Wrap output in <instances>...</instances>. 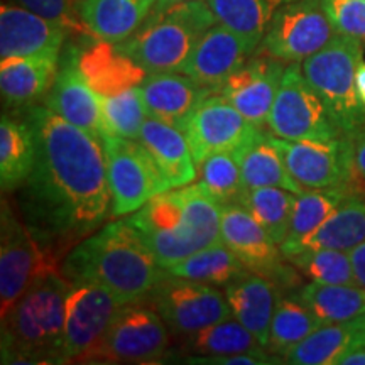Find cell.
<instances>
[{"label":"cell","instance_id":"obj_45","mask_svg":"<svg viewBox=\"0 0 365 365\" xmlns=\"http://www.w3.org/2000/svg\"><path fill=\"white\" fill-rule=\"evenodd\" d=\"M350 261H352L355 282L365 287V240L350 250Z\"/></svg>","mask_w":365,"mask_h":365},{"label":"cell","instance_id":"obj_18","mask_svg":"<svg viewBox=\"0 0 365 365\" xmlns=\"http://www.w3.org/2000/svg\"><path fill=\"white\" fill-rule=\"evenodd\" d=\"M284 70V61L255 53L223 81L217 93L223 95L247 120L262 129L267 124Z\"/></svg>","mask_w":365,"mask_h":365},{"label":"cell","instance_id":"obj_37","mask_svg":"<svg viewBox=\"0 0 365 365\" xmlns=\"http://www.w3.org/2000/svg\"><path fill=\"white\" fill-rule=\"evenodd\" d=\"M191 355H232L262 346L235 317L186 335L181 344Z\"/></svg>","mask_w":365,"mask_h":365},{"label":"cell","instance_id":"obj_15","mask_svg":"<svg viewBox=\"0 0 365 365\" xmlns=\"http://www.w3.org/2000/svg\"><path fill=\"white\" fill-rule=\"evenodd\" d=\"M222 242L252 272L272 279L281 291H296L301 284L299 271L284 262L281 245L261 227L252 213L239 202L222 205Z\"/></svg>","mask_w":365,"mask_h":365},{"label":"cell","instance_id":"obj_3","mask_svg":"<svg viewBox=\"0 0 365 365\" xmlns=\"http://www.w3.org/2000/svg\"><path fill=\"white\" fill-rule=\"evenodd\" d=\"M129 222L166 271L222 242V205L200 182L154 196Z\"/></svg>","mask_w":365,"mask_h":365},{"label":"cell","instance_id":"obj_27","mask_svg":"<svg viewBox=\"0 0 365 365\" xmlns=\"http://www.w3.org/2000/svg\"><path fill=\"white\" fill-rule=\"evenodd\" d=\"M36 145L34 129L26 117L4 113L0 120V182L4 193L19 190L34 170Z\"/></svg>","mask_w":365,"mask_h":365},{"label":"cell","instance_id":"obj_17","mask_svg":"<svg viewBox=\"0 0 365 365\" xmlns=\"http://www.w3.org/2000/svg\"><path fill=\"white\" fill-rule=\"evenodd\" d=\"M78 56L80 46L75 43L65 46L59 59L58 76L43 102L68 122L103 139L110 134V130L103 118L100 95L95 93L85 80L78 65Z\"/></svg>","mask_w":365,"mask_h":365},{"label":"cell","instance_id":"obj_20","mask_svg":"<svg viewBox=\"0 0 365 365\" xmlns=\"http://www.w3.org/2000/svg\"><path fill=\"white\" fill-rule=\"evenodd\" d=\"M70 31L21 6L0 7V58L61 54Z\"/></svg>","mask_w":365,"mask_h":365},{"label":"cell","instance_id":"obj_24","mask_svg":"<svg viewBox=\"0 0 365 365\" xmlns=\"http://www.w3.org/2000/svg\"><path fill=\"white\" fill-rule=\"evenodd\" d=\"M225 294L232 314L266 349L274 309L282 294L281 287L266 276L247 271L235 281L228 282Z\"/></svg>","mask_w":365,"mask_h":365},{"label":"cell","instance_id":"obj_2","mask_svg":"<svg viewBox=\"0 0 365 365\" xmlns=\"http://www.w3.org/2000/svg\"><path fill=\"white\" fill-rule=\"evenodd\" d=\"M164 272L129 218L86 237L63 262V274L71 284H100L122 304L148 298Z\"/></svg>","mask_w":365,"mask_h":365},{"label":"cell","instance_id":"obj_26","mask_svg":"<svg viewBox=\"0 0 365 365\" xmlns=\"http://www.w3.org/2000/svg\"><path fill=\"white\" fill-rule=\"evenodd\" d=\"M365 240V186L350 191L335 212L293 250V255L308 249H335L350 252ZM287 257V259H289Z\"/></svg>","mask_w":365,"mask_h":365},{"label":"cell","instance_id":"obj_13","mask_svg":"<svg viewBox=\"0 0 365 365\" xmlns=\"http://www.w3.org/2000/svg\"><path fill=\"white\" fill-rule=\"evenodd\" d=\"M122 303L107 287L73 284L66 299L63 359L66 362H97L107 333Z\"/></svg>","mask_w":365,"mask_h":365},{"label":"cell","instance_id":"obj_29","mask_svg":"<svg viewBox=\"0 0 365 365\" xmlns=\"http://www.w3.org/2000/svg\"><path fill=\"white\" fill-rule=\"evenodd\" d=\"M362 186H365V182L357 186H335V188L307 190L296 196L289 234H287L286 240L281 244V250L284 254V257H289L301 242L312 235L335 212V208L344 202L345 196L350 191L362 188Z\"/></svg>","mask_w":365,"mask_h":365},{"label":"cell","instance_id":"obj_12","mask_svg":"<svg viewBox=\"0 0 365 365\" xmlns=\"http://www.w3.org/2000/svg\"><path fill=\"white\" fill-rule=\"evenodd\" d=\"M336 34L322 0H293L277 9L255 53L284 63H301Z\"/></svg>","mask_w":365,"mask_h":365},{"label":"cell","instance_id":"obj_43","mask_svg":"<svg viewBox=\"0 0 365 365\" xmlns=\"http://www.w3.org/2000/svg\"><path fill=\"white\" fill-rule=\"evenodd\" d=\"M186 362L203 365H267L284 364V360H281L279 355L267 352L264 346H257L254 350L232 355H190Z\"/></svg>","mask_w":365,"mask_h":365},{"label":"cell","instance_id":"obj_36","mask_svg":"<svg viewBox=\"0 0 365 365\" xmlns=\"http://www.w3.org/2000/svg\"><path fill=\"white\" fill-rule=\"evenodd\" d=\"M296 196L298 195L293 191L277 186H261L242 191L239 203L244 205L272 240L281 245L289 234Z\"/></svg>","mask_w":365,"mask_h":365},{"label":"cell","instance_id":"obj_34","mask_svg":"<svg viewBox=\"0 0 365 365\" xmlns=\"http://www.w3.org/2000/svg\"><path fill=\"white\" fill-rule=\"evenodd\" d=\"M250 269H247V266L234 254V250L223 242L208 245L168 269V272L173 276L223 287Z\"/></svg>","mask_w":365,"mask_h":365},{"label":"cell","instance_id":"obj_6","mask_svg":"<svg viewBox=\"0 0 365 365\" xmlns=\"http://www.w3.org/2000/svg\"><path fill=\"white\" fill-rule=\"evenodd\" d=\"M362 41L336 34L325 48L303 61V73L341 134L355 139L365 125V108L357 95L355 73L362 61Z\"/></svg>","mask_w":365,"mask_h":365},{"label":"cell","instance_id":"obj_32","mask_svg":"<svg viewBox=\"0 0 365 365\" xmlns=\"http://www.w3.org/2000/svg\"><path fill=\"white\" fill-rule=\"evenodd\" d=\"M242 185L244 190L261 188V186H277L301 195L307 191L303 185L294 180L287 171L284 159L276 145L272 144L269 134H262L247 149L240 161Z\"/></svg>","mask_w":365,"mask_h":365},{"label":"cell","instance_id":"obj_19","mask_svg":"<svg viewBox=\"0 0 365 365\" xmlns=\"http://www.w3.org/2000/svg\"><path fill=\"white\" fill-rule=\"evenodd\" d=\"M252 54L255 53L239 34L217 22L202 36L185 65L180 68V73L191 76L205 88L217 93L223 81Z\"/></svg>","mask_w":365,"mask_h":365},{"label":"cell","instance_id":"obj_44","mask_svg":"<svg viewBox=\"0 0 365 365\" xmlns=\"http://www.w3.org/2000/svg\"><path fill=\"white\" fill-rule=\"evenodd\" d=\"M333 365H365V336L360 328L349 346L336 357Z\"/></svg>","mask_w":365,"mask_h":365},{"label":"cell","instance_id":"obj_9","mask_svg":"<svg viewBox=\"0 0 365 365\" xmlns=\"http://www.w3.org/2000/svg\"><path fill=\"white\" fill-rule=\"evenodd\" d=\"M173 335H191L234 317L227 294L217 286L164 272L148 298Z\"/></svg>","mask_w":365,"mask_h":365},{"label":"cell","instance_id":"obj_42","mask_svg":"<svg viewBox=\"0 0 365 365\" xmlns=\"http://www.w3.org/2000/svg\"><path fill=\"white\" fill-rule=\"evenodd\" d=\"M27 11L43 16L46 19L58 22L70 31V34H90L81 21L78 9L73 6V0H14ZM91 36V34H90Z\"/></svg>","mask_w":365,"mask_h":365},{"label":"cell","instance_id":"obj_23","mask_svg":"<svg viewBox=\"0 0 365 365\" xmlns=\"http://www.w3.org/2000/svg\"><path fill=\"white\" fill-rule=\"evenodd\" d=\"M80 70L91 90L100 97H113L139 86L149 75L139 63L118 48L117 43L95 38L80 48Z\"/></svg>","mask_w":365,"mask_h":365},{"label":"cell","instance_id":"obj_40","mask_svg":"<svg viewBox=\"0 0 365 365\" xmlns=\"http://www.w3.org/2000/svg\"><path fill=\"white\" fill-rule=\"evenodd\" d=\"M100 103H102L103 118L112 134L132 140L140 139V130L148 118V110L139 86L113 97H100Z\"/></svg>","mask_w":365,"mask_h":365},{"label":"cell","instance_id":"obj_30","mask_svg":"<svg viewBox=\"0 0 365 365\" xmlns=\"http://www.w3.org/2000/svg\"><path fill=\"white\" fill-rule=\"evenodd\" d=\"M322 325L325 323L304 303L299 289L291 291L286 296L281 294L274 309L266 350L282 359L294 345H298Z\"/></svg>","mask_w":365,"mask_h":365},{"label":"cell","instance_id":"obj_48","mask_svg":"<svg viewBox=\"0 0 365 365\" xmlns=\"http://www.w3.org/2000/svg\"><path fill=\"white\" fill-rule=\"evenodd\" d=\"M182 2H190V0H158V2L154 4L153 11L150 12H163V11H166V9L176 6V4H182Z\"/></svg>","mask_w":365,"mask_h":365},{"label":"cell","instance_id":"obj_47","mask_svg":"<svg viewBox=\"0 0 365 365\" xmlns=\"http://www.w3.org/2000/svg\"><path fill=\"white\" fill-rule=\"evenodd\" d=\"M355 86H357V95L365 108V61L364 59L359 63L357 73H355Z\"/></svg>","mask_w":365,"mask_h":365},{"label":"cell","instance_id":"obj_11","mask_svg":"<svg viewBox=\"0 0 365 365\" xmlns=\"http://www.w3.org/2000/svg\"><path fill=\"white\" fill-rule=\"evenodd\" d=\"M271 134L289 140H330L344 135L308 83L301 63H289L267 118Z\"/></svg>","mask_w":365,"mask_h":365},{"label":"cell","instance_id":"obj_1","mask_svg":"<svg viewBox=\"0 0 365 365\" xmlns=\"http://www.w3.org/2000/svg\"><path fill=\"white\" fill-rule=\"evenodd\" d=\"M36 135L34 170L19 188L26 225L65 254L110 217L103 140L46 105L22 110Z\"/></svg>","mask_w":365,"mask_h":365},{"label":"cell","instance_id":"obj_10","mask_svg":"<svg viewBox=\"0 0 365 365\" xmlns=\"http://www.w3.org/2000/svg\"><path fill=\"white\" fill-rule=\"evenodd\" d=\"M287 171L307 190L357 186L365 180L355 163V143L346 135L330 140H289L269 134Z\"/></svg>","mask_w":365,"mask_h":365},{"label":"cell","instance_id":"obj_7","mask_svg":"<svg viewBox=\"0 0 365 365\" xmlns=\"http://www.w3.org/2000/svg\"><path fill=\"white\" fill-rule=\"evenodd\" d=\"M63 252L46 245L29 230L26 223L2 202L0 225V312L2 318L22 298L34 281L49 272L63 271L59 266Z\"/></svg>","mask_w":365,"mask_h":365},{"label":"cell","instance_id":"obj_28","mask_svg":"<svg viewBox=\"0 0 365 365\" xmlns=\"http://www.w3.org/2000/svg\"><path fill=\"white\" fill-rule=\"evenodd\" d=\"M76 9L91 38L110 43L130 38L148 17L139 0H80Z\"/></svg>","mask_w":365,"mask_h":365},{"label":"cell","instance_id":"obj_16","mask_svg":"<svg viewBox=\"0 0 365 365\" xmlns=\"http://www.w3.org/2000/svg\"><path fill=\"white\" fill-rule=\"evenodd\" d=\"M168 327L145 299L122 304L100 350V364H156L168 350Z\"/></svg>","mask_w":365,"mask_h":365},{"label":"cell","instance_id":"obj_31","mask_svg":"<svg viewBox=\"0 0 365 365\" xmlns=\"http://www.w3.org/2000/svg\"><path fill=\"white\" fill-rule=\"evenodd\" d=\"M217 21L239 34L255 53L274 14L286 0H207Z\"/></svg>","mask_w":365,"mask_h":365},{"label":"cell","instance_id":"obj_39","mask_svg":"<svg viewBox=\"0 0 365 365\" xmlns=\"http://www.w3.org/2000/svg\"><path fill=\"white\" fill-rule=\"evenodd\" d=\"M198 182L220 205L239 202L242 185L240 161L234 153H217L198 166Z\"/></svg>","mask_w":365,"mask_h":365},{"label":"cell","instance_id":"obj_22","mask_svg":"<svg viewBox=\"0 0 365 365\" xmlns=\"http://www.w3.org/2000/svg\"><path fill=\"white\" fill-rule=\"evenodd\" d=\"M61 54L11 56L0 59V91L4 107L24 110L44 100L58 76Z\"/></svg>","mask_w":365,"mask_h":365},{"label":"cell","instance_id":"obj_49","mask_svg":"<svg viewBox=\"0 0 365 365\" xmlns=\"http://www.w3.org/2000/svg\"><path fill=\"white\" fill-rule=\"evenodd\" d=\"M139 2H140V6H143V7H144V11L149 14L150 11H153L154 4H156V2H158V0H139Z\"/></svg>","mask_w":365,"mask_h":365},{"label":"cell","instance_id":"obj_14","mask_svg":"<svg viewBox=\"0 0 365 365\" xmlns=\"http://www.w3.org/2000/svg\"><path fill=\"white\" fill-rule=\"evenodd\" d=\"M264 134L261 127L247 120L220 93H212L200 102L185 127L196 168L217 153H234L239 161Z\"/></svg>","mask_w":365,"mask_h":365},{"label":"cell","instance_id":"obj_51","mask_svg":"<svg viewBox=\"0 0 365 365\" xmlns=\"http://www.w3.org/2000/svg\"><path fill=\"white\" fill-rule=\"evenodd\" d=\"M286 2H293V0H286Z\"/></svg>","mask_w":365,"mask_h":365},{"label":"cell","instance_id":"obj_5","mask_svg":"<svg viewBox=\"0 0 365 365\" xmlns=\"http://www.w3.org/2000/svg\"><path fill=\"white\" fill-rule=\"evenodd\" d=\"M217 22L207 0H190L163 12H149L143 26L117 44L148 73L180 71L202 36Z\"/></svg>","mask_w":365,"mask_h":365},{"label":"cell","instance_id":"obj_50","mask_svg":"<svg viewBox=\"0 0 365 365\" xmlns=\"http://www.w3.org/2000/svg\"><path fill=\"white\" fill-rule=\"evenodd\" d=\"M362 333H364V336H365V314L362 317Z\"/></svg>","mask_w":365,"mask_h":365},{"label":"cell","instance_id":"obj_46","mask_svg":"<svg viewBox=\"0 0 365 365\" xmlns=\"http://www.w3.org/2000/svg\"><path fill=\"white\" fill-rule=\"evenodd\" d=\"M355 163H357V170L360 176L365 180V125L360 129V132L355 135Z\"/></svg>","mask_w":365,"mask_h":365},{"label":"cell","instance_id":"obj_21","mask_svg":"<svg viewBox=\"0 0 365 365\" xmlns=\"http://www.w3.org/2000/svg\"><path fill=\"white\" fill-rule=\"evenodd\" d=\"M180 71L149 73L139 85L149 117L159 118L185 132L190 117L203 98L215 93Z\"/></svg>","mask_w":365,"mask_h":365},{"label":"cell","instance_id":"obj_25","mask_svg":"<svg viewBox=\"0 0 365 365\" xmlns=\"http://www.w3.org/2000/svg\"><path fill=\"white\" fill-rule=\"evenodd\" d=\"M139 140L158 164L170 190L190 185L198 178L188 139L178 127L148 115Z\"/></svg>","mask_w":365,"mask_h":365},{"label":"cell","instance_id":"obj_33","mask_svg":"<svg viewBox=\"0 0 365 365\" xmlns=\"http://www.w3.org/2000/svg\"><path fill=\"white\" fill-rule=\"evenodd\" d=\"M362 317L350 322L325 323L294 345L282 359L286 364L294 365H333L362 328Z\"/></svg>","mask_w":365,"mask_h":365},{"label":"cell","instance_id":"obj_35","mask_svg":"<svg viewBox=\"0 0 365 365\" xmlns=\"http://www.w3.org/2000/svg\"><path fill=\"white\" fill-rule=\"evenodd\" d=\"M299 294L323 323L350 322L365 314L364 286L309 282L299 287Z\"/></svg>","mask_w":365,"mask_h":365},{"label":"cell","instance_id":"obj_4","mask_svg":"<svg viewBox=\"0 0 365 365\" xmlns=\"http://www.w3.org/2000/svg\"><path fill=\"white\" fill-rule=\"evenodd\" d=\"M71 281L63 271L31 284L2 318V364H65L63 341Z\"/></svg>","mask_w":365,"mask_h":365},{"label":"cell","instance_id":"obj_41","mask_svg":"<svg viewBox=\"0 0 365 365\" xmlns=\"http://www.w3.org/2000/svg\"><path fill=\"white\" fill-rule=\"evenodd\" d=\"M336 33L365 41V0H322Z\"/></svg>","mask_w":365,"mask_h":365},{"label":"cell","instance_id":"obj_38","mask_svg":"<svg viewBox=\"0 0 365 365\" xmlns=\"http://www.w3.org/2000/svg\"><path fill=\"white\" fill-rule=\"evenodd\" d=\"M299 274L319 284H357L350 252L335 249H308L287 259Z\"/></svg>","mask_w":365,"mask_h":365},{"label":"cell","instance_id":"obj_8","mask_svg":"<svg viewBox=\"0 0 365 365\" xmlns=\"http://www.w3.org/2000/svg\"><path fill=\"white\" fill-rule=\"evenodd\" d=\"M102 140L112 193V218L135 213L154 196L170 191L158 164L140 140L125 139L112 132Z\"/></svg>","mask_w":365,"mask_h":365}]
</instances>
